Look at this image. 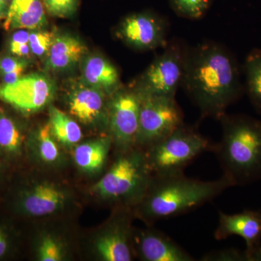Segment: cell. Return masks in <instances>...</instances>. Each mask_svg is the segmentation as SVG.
<instances>
[{"label":"cell","instance_id":"cell-23","mask_svg":"<svg viewBox=\"0 0 261 261\" xmlns=\"http://www.w3.org/2000/svg\"><path fill=\"white\" fill-rule=\"evenodd\" d=\"M213 0H169L173 11L178 15L190 20L202 18L211 8Z\"/></svg>","mask_w":261,"mask_h":261},{"label":"cell","instance_id":"cell-12","mask_svg":"<svg viewBox=\"0 0 261 261\" xmlns=\"http://www.w3.org/2000/svg\"><path fill=\"white\" fill-rule=\"evenodd\" d=\"M137 247L146 261H194L190 254L166 233L147 230L137 236Z\"/></svg>","mask_w":261,"mask_h":261},{"label":"cell","instance_id":"cell-5","mask_svg":"<svg viewBox=\"0 0 261 261\" xmlns=\"http://www.w3.org/2000/svg\"><path fill=\"white\" fill-rule=\"evenodd\" d=\"M152 178L145 154L130 149L116 159L94 190L107 200L140 202Z\"/></svg>","mask_w":261,"mask_h":261},{"label":"cell","instance_id":"cell-34","mask_svg":"<svg viewBox=\"0 0 261 261\" xmlns=\"http://www.w3.org/2000/svg\"><path fill=\"white\" fill-rule=\"evenodd\" d=\"M260 245H261V244H260Z\"/></svg>","mask_w":261,"mask_h":261},{"label":"cell","instance_id":"cell-26","mask_svg":"<svg viewBox=\"0 0 261 261\" xmlns=\"http://www.w3.org/2000/svg\"><path fill=\"white\" fill-rule=\"evenodd\" d=\"M48 13L53 16L68 17L77 9V0H42Z\"/></svg>","mask_w":261,"mask_h":261},{"label":"cell","instance_id":"cell-28","mask_svg":"<svg viewBox=\"0 0 261 261\" xmlns=\"http://www.w3.org/2000/svg\"><path fill=\"white\" fill-rule=\"evenodd\" d=\"M202 261H248L245 251L241 252L233 248L224 249L208 252L202 257Z\"/></svg>","mask_w":261,"mask_h":261},{"label":"cell","instance_id":"cell-7","mask_svg":"<svg viewBox=\"0 0 261 261\" xmlns=\"http://www.w3.org/2000/svg\"><path fill=\"white\" fill-rule=\"evenodd\" d=\"M140 97V126L136 145L149 147L185 124L183 113L175 98Z\"/></svg>","mask_w":261,"mask_h":261},{"label":"cell","instance_id":"cell-21","mask_svg":"<svg viewBox=\"0 0 261 261\" xmlns=\"http://www.w3.org/2000/svg\"><path fill=\"white\" fill-rule=\"evenodd\" d=\"M245 91L255 110L261 114V49L249 53L243 65Z\"/></svg>","mask_w":261,"mask_h":261},{"label":"cell","instance_id":"cell-17","mask_svg":"<svg viewBox=\"0 0 261 261\" xmlns=\"http://www.w3.org/2000/svg\"><path fill=\"white\" fill-rule=\"evenodd\" d=\"M87 47L78 38L70 35L55 37L47 62V67L53 70L67 69L80 61Z\"/></svg>","mask_w":261,"mask_h":261},{"label":"cell","instance_id":"cell-22","mask_svg":"<svg viewBox=\"0 0 261 261\" xmlns=\"http://www.w3.org/2000/svg\"><path fill=\"white\" fill-rule=\"evenodd\" d=\"M23 135L16 122L4 111H0V149L10 155L21 152Z\"/></svg>","mask_w":261,"mask_h":261},{"label":"cell","instance_id":"cell-30","mask_svg":"<svg viewBox=\"0 0 261 261\" xmlns=\"http://www.w3.org/2000/svg\"><path fill=\"white\" fill-rule=\"evenodd\" d=\"M29 36L30 33L27 31V29H19L18 32H15L12 36L10 47L29 44Z\"/></svg>","mask_w":261,"mask_h":261},{"label":"cell","instance_id":"cell-29","mask_svg":"<svg viewBox=\"0 0 261 261\" xmlns=\"http://www.w3.org/2000/svg\"><path fill=\"white\" fill-rule=\"evenodd\" d=\"M28 63L19 57L5 56L0 58V75L3 76L16 70H25Z\"/></svg>","mask_w":261,"mask_h":261},{"label":"cell","instance_id":"cell-15","mask_svg":"<svg viewBox=\"0 0 261 261\" xmlns=\"http://www.w3.org/2000/svg\"><path fill=\"white\" fill-rule=\"evenodd\" d=\"M126 221H118L99 238L96 244L98 253L106 261L132 260L129 232Z\"/></svg>","mask_w":261,"mask_h":261},{"label":"cell","instance_id":"cell-33","mask_svg":"<svg viewBox=\"0 0 261 261\" xmlns=\"http://www.w3.org/2000/svg\"><path fill=\"white\" fill-rule=\"evenodd\" d=\"M8 10L6 0H0V18L6 17Z\"/></svg>","mask_w":261,"mask_h":261},{"label":"cell","instance_id":"cell-14","mask_svg":"<svg viewBox=\"0 0 261 261\" xmlns=\"http://www.w3.org/2000/svg\"><path fill=\"white\" fill-rule=\"evenodd\" d=\"M65 200V194L50 184H41L23 195L21 205L27 214L43 216L59 210Z\"/></svg>","mask_w":261,"mask_h":261},{"label":"cell","instance_id":"cell-16","mask_svg":"<svg viewBox=\"0 0 261 261\" xmlns=\"http://www.w3.org/2000/svg\"><path fill=\"white\" fill-rule=\"evenodd\" d=\"M104 102V91L84 84L70 94V111L82 123H92L102 114Z\"/></svg>","mask_w":261,"mask_h":261},{"label":"cell","instance_id":"cell-11","mask_svg":"<svg viewBox=\"0 0 261 261\" xmlns=\"http://www.w3.org/2000/svg\"><path fill=\"white\" fill-rule=\"evenodd\" d=\"M240 237L246 243L247 257L249 254L261 244V213L245 211L235 214L219 213V224L214 233L216 240H224L233 236Z\"/></svg>","mask_w":261,"mask_h":261},{"label":"cell","instance_id":"cell-4","mask_svg":"<svg viewBox=\"0 0 261 261\" xmlns=\"http://www.w3.org/2000/svg\"><path fill=\"white\" fill-rule=\"evenodd\" d=\"M214 146L193 127L185 124L149 146L146 160L152 176L183 173L197 156L213 150Z\"/></svg>","mask_w":261,"mask_h":261},{"label":"cell","instance_id":"cell-9","mask_svg":"<svg viewBox=\"0 0 261 261\" xmlns=\"http://www.w3.org/2000/svg\"><path fill=\"white\" fill-rule=\"evenodd\" d=\"M54 86L39 73L24 75L15 82L0 84V99L25 113L37 112L50 101Z\"/></svg>","mask_w":261,"mask_h":261},{"label":"cell","instance_id":"cell-10","mask_svg":"<svg viewBox=\"0 0 261 261\" xmlns=\"http://www.w3.org/2000/svg\"><path fill=\"white\" fill-rule=\"evenodd\" d=\"M168 22L154 13H137L123 20L118 34L132 47L140 49L164 48L167 45Z\"/></svg>","mask_w":261,"mask_h":261},{"label":"cell","instance_id":"cell-18","mask_svg":"<svg viewBox=\"0 0 261 261\" xmlns=\"http://www.w3.org/2000/svg\"><path fill=\"white\" fill-rule=\"evenodd\" d=\"M84 82L87 85L108 92H116L120 77L116 67L100 56L87 59L83 70Z\"/></svg>","mask_w":261,"mask_h":261},{"label":"cell","instance_id":"cell-20","mask_svg":"<svg viewBox=\"0 0 261 261\" xmlns=\"http://www.w3.org/2000/svg\"><path fill=\"white\" fill-rule=\"evenodd\" d=\"M49 125L57 140L64 145L72 146L82 138V130L78 123L54 106L49 108Z\"/></svg>","mask_w":261,"mask_h":261},{"label":"cell","instance_id":"cell-27","mask_svg":"<svg viewBox=\"0 0 261 261\" xmlns=\"http://www.w3.org/2000/svg\"><path fill=\"white\" fill-rule=\"evenodd\" d=\"M61 246L51 237L43 239L39 248V257L42 261H59L62 259Z\"/></svg>","mask_w":261,"mask_h":261},{"label":"cell","instance_id":"cell-19","mask_svg":"<svg viewBox=\"0 0 261 261\" xmlns=\"http://www.w3.org/2000/svg\"><path fill=\"white\" fill-rule=\"evenodd\" d=\"M111 144L110 138L81 144L75 147L73 153L75 163L86 172L99 171L107 159Z\"/></svg>","mask_w":261,"mask_h":261},{"label":"cell","instance_id":"cell-3","mask_svg":"<svg viewBox=\"0 0 261 261\" xmlns=\"http://www.w3.org/2000/svg\"><path fill=\"white\" fill-rule=\"evenodd\" d=\"M222 138L213 150L234 186L261 180V121L246 115L224 114L220 118Z\"/></svg>","mask_w":261,"mask_h":261},{"label":"cell","instance_id":"cell-31","mask_svg":"<svg viewBox=\"0 0 261 261\" xmlns=\"http://www.w3.org/2000/svg\"><path fill=\"white\" fill-rule=\"evenodd\" d=\"M8 249V240L6 235L0 229V257L5 255Z\"/></svg>","mask_w":261,"mask_h":261},{"label":"cell","instance_id":"cell-25","mask_svg":"<svg viewBox=\"0 0 261 261\" xmlns=\"http://www.w3.org/2000/svg\"><path fill=\"white\" fill-rule=\"evenodd\" d=\"M55 35L53 32H34L30 33L29 46L31 51L35 56L41 57L49 53Z\"/></svg>","mask_w":261,"mask_h":261},{"label":"cell","instance_id":"cell-8","mask_svg":"<svg viewBox=\"0 0 261 261\" xmlns=\"http://www.w3.org/2000/svg\"><path fill=\"white\" fill-rule=\"evenodd\" d=\"M141 97L135 91L116 90L110 106L109 125L112 139L122 152L136 145Z\"/></svg>","mask_w":261,"mask_h":261},{"label":"cell","instance_id":"cell-24","mask_svg":"<svg viewBox=\"0 0 261 261\" xmlns=\"http://www.w3.org/2000/svg\"><path fill=\"white\" fill-rule=\"evenodd\" d=\"M37 149L41 159L46 163H54L59 159V147L55 140L49 123L43 126L38 132Z\"/></svg>","mask_w":261,"mask_h":261},{"label":"cell","instance_id":"cell-13","mask_svg":"<svg viewBox=\"0 0 261 261\" xmlns=\"http://www.w3.org/2000/svg\"><path fill=\"white\" fill-rule=\"evenodd\" d=\"M4 23L6 31L34 30L47 23L42 0H12Z\"/></svg>","mask_w":261,"mask_h":261},{"label":"cell","instance_id":"cell-1","mask_svg":"<svg viewBox=\"0 0 261 261\" xmlns=\"http://www.w3.org/2000/svg\"><path fill=\"white\" fill-rule=\"evenodd\" d=\"M181 87L202 116L219 120L244 92L234 56L214 42L187 47Z\"/></svg>","mask_w":261,"mask_h":261},{"label":"cell","instance_id":"cell-32","mask_svg":"<svg viewBox=\"0 0 261 261\" xmlns=\"http://www.w3.org/2000/svg\"><path fill=\"white\" fill-rule=\"evenodd\" d=\"M248 261H261V245L249 254Z\"/></svg>","mask_w":261,"mask_h":261},{"label":"cell","instance_id":"cell-6","mask_svg":"<svg viewBox=\"0 0 261 261\" xmlns=\"http://www.w3.org/2000/svg\"><path fill=\"white\" fill-rule=\"evenodd\" d=\"M143 75L136 92L140 97H176L181 86L187 47L177 41L168 42Z\"/></svg>","mask_w":261,"mask_h":261},{"label":"cell","instance_id":"cell-2","mask_svg":"<svg viewBox=\"0 0 261 261\" xmlns=\"http://www.w3.org/2000/svg\"><path fill=\"white\" fill-rule=\"evenodd\" d=\"M231 187L224 175L214 181L187 177L184 173L152 176L139 212L150 222L171 219L205 205Z\"/></svg>","mask_w":261,"mask_h":261}]
</instances>
